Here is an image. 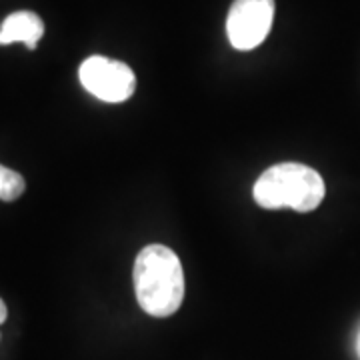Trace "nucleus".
<instances>
[{
    "mask_svg": "<svg viewBox=\"0 0 360 360\" xmlns=\"http://www.w3.org/2000/svg\"><path fill=\"white\" fill-rule=\"evenodd\" d=\"M356 356H359L360 360V330H359V335H356Z\"/></svg>",
    "mask_w": 360,
    "mask_h": 360,
    "instance_id": "8",
    "label": "nucleus"
},
{
    "mask_svg": "<svg viewBox=\"0 0 360 360\" xmlns=\"http://www.w3.org/2000/svg\"><path fill=\"white\" fill-rule=\"evenodd\" d=\"M255 200L258 206L295 212H310L324 200L326 186L314 168L300 162H281L264 170L255 182Z\"/></svg>",
    "mask_w": 360,
    "mask_h": 360,
    "instance_id": "2",
    "label": "nucleus"
},
{
    "mask_svg": "<svg viewBox=\"0 0 360 360\" xmlns=\"http://www.w3.org/2000/svg\"><path fill=\"white\" fill-rule=\"evenodd\" d=\"M274 0H234L226 18V34L236 51H252L269 37Z\"/></svg>",
    "mask_w": 360,
    "mask_h": 360,
    "instance_id": "4",
    "label": "nucleus"
},
{
    "mask_svg": "<svg viewBox=\"0 0 360 360\" xmlns=\"http://www.w3.org/2000/svg\"><path fill=\"white\" fill-rule=\"evenodd\" d=\"M80 84L103 103H124L134 94L136 77L129 65L106 56H90L78 68Z\"/></svg>",
    "mask_w": 360,
    "mask_h": 360,
    "instance_id": "3",
    "label": "nucleus"
},
{
    "mask_svg": "<svg viewBox=\"0 0 360 360\" xmlns=\"http://www.w3.org/2000/svg\"><path fill=\"white\" fill-rule=\"evenodd\" d=\"M44 34V22L39 14L20 11L11 16L0 26V44H13V42H25L28 51H34L39 40Z\"/></svg>",
    "mask_w": 360,
    "mask_h": 360,
    "instance_id": "5",
    "label": "nucleus"
},
{
    "mask_svg": "<svg viewBox=\"0 0 360 360\" xmlns=\"http://www.w3.org/2000/svg\"><path fill=\"white\" fill-rule=\"evenodd\" d=\"M132 278L136 300L146 314L167 319L180 309L184 300V272L172 248L144 246L134 262Z\"/></svg>",
    "mask_w": 360,
    "mask_h": 360,
    "instance_id": "1",
    "label": "nucleus"
},
{
    "mask_svg": "<svg viewBox=\"0 0 360 360\" xmlns=\"http://www.w3.org/2000/svg\"><path fill=\"white\" fill-rule=\"evenodd\" d=\"M26 182L22 174H18L16 170L2 167L0 165V198L6 202H13L16 198H20L25 193Z\"/></svg>",
    "mask_w": 360,
    "mask_h": 360,
    "instance_id": "6",
    "label": "nucleus"
},
{
    "mask_svg": "<svg viewBox=\"0 0 360 360\" xmlns=\"http://www.w3.org/2000/svg\"><path fill=\"white\" fill-rule=\"evenodd\" d=\"M6 316H8V310H6V304H4V300L0 298V324L6 321Z\"/></svg>",
    "mask_w": 360,
    "mask_h": 360,
    "instance_id": "7",
    "label": "nucleus"
}]
</instances>
